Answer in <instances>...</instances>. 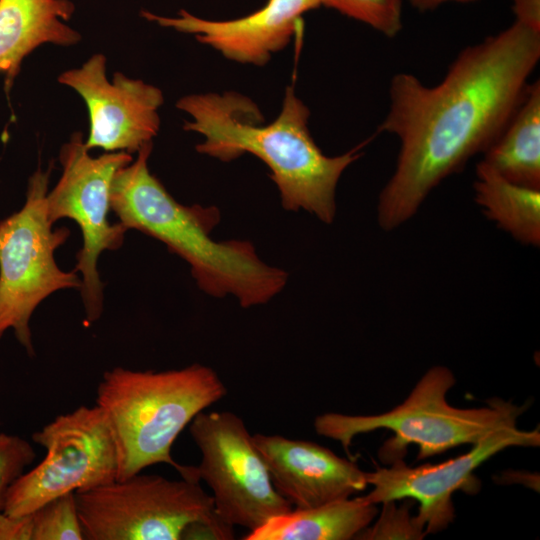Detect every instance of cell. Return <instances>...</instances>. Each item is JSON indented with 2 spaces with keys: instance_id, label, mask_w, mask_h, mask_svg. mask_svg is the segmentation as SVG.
<instances>
[{
  "instance_id": "obj_1",
  "label": "cell",
  "mask_w": 540,
  "mask_h": 540,
  "mask_svg": "<svg viewBox=\"0 0 540 540\" xmlns=\"http://www.w3.org/2000/svg\"><path fill=\"white\" fill-rule=\"evenodd\" d=\"M540 59V33L514 21L467 46L434 86L400 72L391 78L379 132L399 142L396 167L377 206L393 230L416 214L430 192L497 139L522 101Z\"/></svg>"
},
{
  "instance_id": "obj_2",
  "label": "cell",
  "mask_w": 540,
  "mask_h": 540,
  "mask_svg": "<svg viewBox=\"0 0 540 540\" xmlns=\"http://www.w3.org/2000/svg\"><path fill=\"white\" fill-rule=\"evenodd\" d=\"M176 106L192 117L183 128L204 137L196 146L199 153L226 162L252 154L270 169L285 209H303L324 223L334 220L338 181L367 142L342 155L323 154L308 128L310 111L292 86L269 124L258 106L237 92L190 94Z\"/></svg>"
},
{
  "instance_id": "obj_3",
  "label": "cell",
  "mask_w": 540,
  "mask_h": 540,
  "mask_svg": "<svg viewBox=\"0 0 540 540\" xmlns=\"http://www.w3.org/2000/svg\"><path fill=\"white\" fill-rule=\"evenodd\" d=\"M152 143L122 167L111 187V210L128 230L145 233L190 266L198 287L214 297L233 295L243 307L271 300L286 285L287 273L264 263L245 240L216 241L215 206L179 203L149 170Z\"/></svg>"
},
{
  "instance_id": "obj_4",
  "label": "cell",
  "mask_w": 540,
  "mask_h": 540,
  "mask_svg": "<svg viewBox=\"0 0 540 540\" xmlns=\"http://www.w3.org/2000/svg\"><path fill=\"white\" fill-rule=\"evenodd\" d=\"M227 389L210 367L192 364L165 371L107 370L96 405L111 428L118 457L116 480L167 464L184 479L200 481L195 466L177 463L171 448L194 417L221 400Z\"/></svg>"
},
{
  "instance_id": "obj_5",
  "label": "cell",
  "mask_w": 540,
  "mask_h": 540,
  "mask_svg": "<svg viewBox=\"0 0 540 540\" xmlns=\"http://www.w3.org/2000/svg\"><path fill=\"white\" fill-rule=\"evenodd\" d=\"M455 383L447 367L435 366L393 409L377 415L325 413L315 418L314 428L318 435L340 442L347 453L357 435L377 429L390 430L394 436L383 444L379 458L392 464L403 458L411 444L419 448L418 460L460 445H473L496 429L516 426L518 417L529 406L494 398L485 407L457 408L446 399Z\"/></svg>"
},
{
  "instance_id": "obj_6",
  "label": "cell",
  "mask_w": 540,
  "mask_h": 540,
  "mask_svg": "<svg viewBox=\"0 0 540 540\" xmlns=\"http://www.w3.org/2000/svg\"><path fill=\"white\" fill-rule=\"evenodd\" d=\"M51 168H38L29 178L22 208L0 220V338L12 329L27 354L34 355L30 319L38 305L63 289L81 288L73 269L62 270L55 251L70 236L67 227L53 228L47 214Z\"/></svg>"
},
{
  "instance_id": "obj_7",
  "label": "cell",
  "mask_w": 540,
  "mask_h": 540,
  "mask_svg": "<svg viewBox=\"0 0 540 540\" xmlns=\"http://www.w3.org/2000/svg\"><path fill=\"white\" fill-rule=\"evenodd\" d=\"M74 493L84 540H181L195 522L230 526L197 480L140 472Z\"/></svg>"
},
{
  "instance_id": "obj_8",
  "label": "cell",
  "mask_w": 540,
  "mask_h": 540,
  "mask_svg": "<svg viewBox=\"0 0 540 540\" xmlns=\"http://www.w3.org/2000/svg\"><path fill=\"white\" fill-rule=\"evenodd\" d=\"M132 160L126 152L91 156L82 133L75 132L60 149L62 174L47 193L49 220L54 224L59 219H71L82 234L74 270L81 275L79 291L89 323L97 321L103 311L104 284L97 269L98 258L104 251L120 248L128 231L119 221L112 223L108 216L114 177Z\"/></svg>"
},
{
  "instance_id": "obj_9",
  "label": "cell",
  "mask_w": 540,
  "mask_h": 540,
  "mask_svg": "<svg viewBox=\"0 0 540 540\" xmlns=\"http://www.w3.org/2000/svg\"><path fill=\"white\" fill-rule=\"evenodd\" d=\"M44 459L11 486L4 513L24 516L61 495L85 491L117 479L114 437L102 409L80 406L57 416L32 434Z\"/></svg>"
},
{
  "instance_id": "obj_10",
  "label": "cell",
  "mask_w": 540,
  "mask_h": 540,
  "mask_svg": "<svg viewBox=\"0 0 540 540\" xmlns=\"http://www.w3.org/2000/svg\"><path fill=\"white\" fill-rule=\"evenodd\" d=\"M190 434L201 452L198 477L213 492L218 517L252 531L293 506L275 489L253 435L232 412H200Z\"/></svg>"
},
{
  "instance_id": "obj_11",
  "label": "cell",
  "mask_w": 540,
  "mask_h": 540,
  "mask_svg": "<svg viewBox=\"0 0 540 540\" xmlns=\"http://www.w3.org/2000/svg\"><path fill=\"white\" fill-rule=\"evenodd\" d=\"M539 445L538 429L499 428L473 444L467 453L439 464L410 467L400 459L390 467H377L373 472H366L367 484L372 489L363 497L376 505L389 500H414L419 504L415 516L418 524L426 535L437 533L455 518L453 493L462 490L474 494L480 489V482L473 474L475 469L506 448Z\"/></svg>"
},
{
  "instance_id": "obj_12",
  "label": "cell",
  "mask_w": 540,
  "mask_h": 540,
  "mask_svg": "<svg viewBox=\"0 0 540 540\" xmlns=\"http://www.w3.org/2000/svg\"><path fill=\"white\" fill-rule=\"evenodd\" d=\"M58 81L76 91L87 106L89 133L85 146L89 151L101 148L105 152L137 153L157 135L162 91L120 72L109 81L103 54H94L80 67L64 71Z\"/></svg>"
},
{
  "instance_id": "obj_13",
  "label": "cell",
  "mask_w": 540,
  "mask_h": 540,
  "mask_svg": "<svg viewBox=\"0 0 540 540\" xmlns=\"http://www.w3.org/2000/svg\"><path fill=\"white\" fill-rule=\"evenodd\" d=\"M321 6L322 0H267L249 15L222 21L203 19L184 9L176 17L149 11L141 15L162 27L193 34L229 60L263 66L301 29L302 16Z\"/></svg>"
},
{
  "instance_id": "obj_14",
  "label": "cell",
  "mask_w": 540,
  "mask_h": 540,
  "mask_svg": "<svg viewBox=\"0 0 540 540\" xmlns=\"http://www.w3.org/2000/svg\"><path fill=\"white\" fill-rule=\"evenodd\" d=\"M253 440L275 489L295 508L348 498L368 486L355 462L317 443L260 433Z\"/></svg>"
},
{
  "instance_id": "obj_15",
  "label": "cell",
  "mask_w": 540,
  "mask_h": 540,
  "mask_svg": "<svg viewBox=\"0 0 540 540\" xmlns=\"http://www.w3.org/2000/svg\"><path fill=\"white\" fill-rule=\"evenodd\" d=\"M70 0H0V76L10 88L26 56L43 44L71 46L81 35L68 25Z\"/></svg>"
},
{
  "instance_id": "obj_16",
  "label": "cell",
  "mask_w": 540,
  "mask_h": 540,
  "mask_svg": "<svg viewBox=\"0 0 540 540\" xmlns=\"http://www.w3.org/2000/svg\"><path fill=\"white\" fill-rule=\"evenodd\" d=\"M376 504L363 496L309 508H292L249 531L245 540H349L376 518Z\"/></svg>"
},
{
  "instance_id": "obj_17",
  "label": "cell",
  "mask_w": 540,
  "mask_h": 540,
  "mask_svg": "<svg viewBox=\"0 0 540 540\" xmlns=\"http://www.w3.org/2000/svg\"><path fill=\"white\" fill-rule=\"evenodd\" d=\"M505 179L540 190V82L528 84L525 95L503 131L483 153Z\"/></svg>"
},
{
  "instance_id": "obj_18",
  "label": "cell",
  "mask_w": 540,
  "mask_h": 540,
  "mask_svg": "<svg viewBox=\"0 0 540 540\" xmlns=\"http://www.w3.org/2000/svg\"><path fill=\"white\" fill-rule=\"evenodd\" d=\"M476 203L488 219L525 245H540V190L515 184L484 161L476 166Z\"/></svg>"
},
{
  "instance_id": "obj_19",
  "label": "cell",
  "mask_w": 540,
  "mask_h": 540,
  "mask_svg": "<svg viewBox=\"0 0 540 540\" xmlns=\"http://www.w3.org/2000/svg\"><path fill=\"white\" fill-rule=\"evenodd\" d=\"M31 540H83L75 493L52 499L31 513Z\"/></svg>"
},
{
  "instance_id": "obj_20",
  "label": "cell",
  "mask_w": 540,
  "mask_h": 540,
  "mask_svg": "<svg viewBox=\"0 0 540 540\" xmlns=\"http://www.w3.org/2000/svg\"><path fill=\"white\" fill-rule=\"evenodd\" d=\"M322 6L393 38L403 27L402 0H322Z\"/></svg>"
},
{
  "instance_id": "obj_21",
  "label": "cell",
  "mask_w": 540,
  "mask_h": 540,
  "mask_svg": "<svg viewBox=\"0 0 540 540\" xmlns=\"http://www.w3.org/2000/svg\"><path fill=\"white\" fill-rule=\"evenodd\" d=\"M404 504L396 505L395 500L382 502V511L372 527L365 528L356 539L388 540V539H422L424 529L418 524L415 516L410 515L411 499Z\"/></svg>"
},
{
  "instance_id": "obj_22",
  "label": "cell",
  "mask_w": 540,
  "mask_h": 540,
  "mask_svg": "<svg viewBox=\"0 0 540 540\" xmlns=\"http://www.w3.org/2000/svg\"><path fill=\"white\" fill-rule=\"evenodd\" d=\"M35 457L36 452L27 440L0 433V512L5 508L11 486Z\"/></svg>"
},
{
  "instance_id": "obj_23",
  "label": "cell",
  "mask_w": 540,
  "mask_h": 540,
  "mask_svg": "<svg viewBox=\"0 0 540 540\" xmlns=\"http://www.w3.org/2000/svg\"><path fill=\"white\" fill-rule=\"evenodd\" d=\"M31 514L10 516L0 512V540H31Z\"/></svg>"
},
{
  "instance_id": "obj_24",
  "label": "cell",
  "mask_w": 540,
  "mask_h": 540,
  "mask_svg": "<svg viewBox=\"0 0 540 540\" xmlns=\"http://www.w3.org/2000/svg\"><path fill=\"white\" fill-rule=\"evenodd\" d=\"M515 21L540 33V0H511Z\"/></svg>"
},
{
  "instance_id": "obj_25",
  "label": "cell",
  "mask_w": 540,
  "mask_h": 540,
  "mask_svg": "<svg viewBox=\"0 0 540 540\" xmlns=\"http://www.w3.org/2000/svg\"><path fill=\"white\" fill-rule=\"evenodd\" d=\"M407 1L415 9L421 12H426V11L434 10L448 2L470 3L477 0H407Z\"/></svg>"
}]
</instances>
